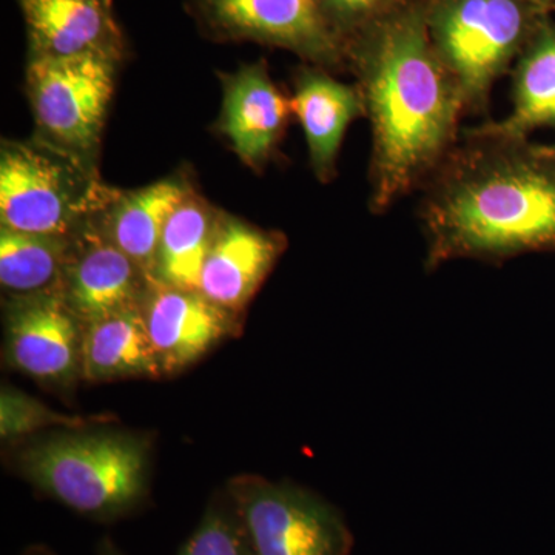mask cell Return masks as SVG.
I'll return each instance as SVG.
<instances>
[{
  "label": "cell",
  "mask_w": 555,
  "mask_h": 555,
  "mask_svg": "<svg viewBox=\"0 0 555 555\" xmlns=\"http://www.w3.org/2000/svg\"><path fill=\"white\" fill-rule=\"evenodd\" d=\"M142 313L166 374L195 363L229 332L230 312L199 291L166 286L159 281H150Z\"/></svg>",
  "instance_id": "cell-10"
},
{
  "label": "cell",
  "mask_w": 555,
  "mask_h": 555,
  "mask_svg": "<svg viewBox=\"0 0 555 555\" xmlns=\"http://www.w3.org/2000/svg\"><path fill=\"white\" fill-rule=\"evenodd\" d=\"M116 56H35L28 68L39 126L68 153L91 152L100 141L112 100Z\"/></svg>",
  "instance_id": "cell-6"
},
{
  "label": "cell",
  "mask_w": 555,
  "mask_h": 555,
  "mask_svg": "<svg viewBox=\"0 0 555 555\" xmlns=\"http://www.w3.org/2000/svg\"><path fill=\"white\" fill-rule=\"evenodd\" d=\"M185 199L188 193L178 182H156L120 201L113 214L109 240L150 281L155 278L156 255L167 222Z\"/></svg>",
  "instance_id": "cell-18"
},
{
  "label": "cell",
  "mask_w": 555,
  "mask_h": 555,
  "mask_svg": "<svg viewBox=\"0 0 555 555\" xmlns=\"http://www.w3.org/2000/svg\"><path fill=\"white\" fill-rule=\"evenodd\" d=\"M101 555H119L118 553H116L115 550H113L112 546L109 545H104L102 546V550H101Z\"/></svg>",
  "instance_id": "cell-24"
},
{
  "label": "cell",
  "mask_w": 555,
  "mask_h": 555,
  "mask_svg": "<svg viewBox=\"0 0 555 555\" xmlns=\"http://www.w3.org/2000/svg\"><path fill=\"white\" fill-rule=\"evenodd\" d=\"M360 78L372 127L371 208L382 214L448 158L466 104L418 11L379 28L361 54Z\"/></svg>",
  "instance_id": "cell-2"
},
{
  "label": "cell",
  "mask_w": 555,
  "mask_h": 555,
  "mask_svg": "<svg viewBox=\"0 0 555 555\" xmlns=\"http://www.w3.org/2000/svg\"><path fill=\"white\" fill-rule=\"evenodd\" d=\"M87 425H90V420L51 411L46 404L13 387H3L0 393V436L7 440L28 436L42 427Z\"/></svg>",
  "instance_id": "cell-21"
},
{
  "label": "cell",
  "mask_w": 555,
  "mask_h": 555,
  "mask_svg": "<svg viewBox=\"0 0 555 555\" xmlns=\"http://www.w3.org/2000/svg\"><path fill=\"white\" fill-rule=\"evenodd\" d=\"M67 266V240L2 228L0 283L7 291L20 297L56 291Z\"/></svg>",
  "instance_id": "cell-20"
},
{
  "label": "cell",
  "mask_w": 555,
  "mask_h": 555,
  "mask_svg": "<svg viewBox=\"0 0 555 555\" xmlns=\"http://www.w3.org/2000/svg\"><path fill=\"white\" fill-rule=\"evenodd\" d=\"M217 225L198 201L185 199L160 238L153 281L199 291L201 275Z\"/></svg>",
  "instance_id": "cell-19"
},
{
  "label": "cell",
  "mask_w": 555,
  "mask_h": 555,
  "mask_svg": "<svg viewBox=\"0 0 555 555\" xmlns=\"http://www.w3.org/2000/svg\"><path fill=\"white\" fill-rule=\"evenodd\" d=\"M80 324L64 292L22 295L7 318V358L39 382L68 385L82 361Z\"/></svg>",
  "instance_id": "cell-8"
},
{
  "label": "cell",
  "mask_w": 555,
  "mask_h": 555,
  "mask_svg": "<svg viewBox=\"0 0 555 555\" xmlns=\"http://www.w3.org/2000/svg\"><path fill=\"white\" fill-rule=\"evenodd\" d=\"M291 102L305 130L313 170L327 181L334 175L347 129L366 113L361 91L323 73L305 72Z\"/></svg>",
  "instance_id": "cell-15"
},
{
  "label": "cell",
  "mask_w": 555,
  "mask_h": 555,
  "mask_svg": "<svg viewBox=\"0 0 555 555\" xmlns=\"http://www.w3.org/2000/svg\"><path fill=\"white\" fill-rule=\"evenodd\" d=\"M79 177L51 153L35 145L7 144L0 158L2 228L65 238L86 211Z\"/></svg>",
  "instance_id": "cell-7"
},
{
  "label": "cell",
  "mask_w": 555,
  "mask_h": 555,
  "mask_svg": "<svg viewBox=\"0 0 555 555\" xmlns=\"http://www.w3.org/2000/svg\"><path fill=\"white\" fill-rule=\"evenodd\" d=\"M555 126V30L542 28L526 47L514 76L513 109L480 131L525 141L529 131Z\"/></svg>",
  "instance_id": "cell-17"
},
{
  "label": "cell",
  "mask_w": 555,
  "mask_h": 555,
  "mask_svg": "<svg viewBox=\"0 0 555 555\" xmlns=\"http://www.w3.org/2000/svg\"><path fill=\"white\" fill-rule=\"evenodd\" d=\"M179 555H254L235 507H210Z\"/></svg>",
  "instance_id": "cell-22"
},
{
  "label": "cell",
  "mask_w": 555,
  "mask_h": 555,
  "mask_svg": "<svg viewBox=\"0 0 555 555\" xmlns=\"http://www.w3.org/2000/svg\"><path fill=\"white\" fill-rule=\"evenodd\" d=\"M283 247L280 236L228 219L215 228L201 275V294L225 312L243 309Z\"/></svg>",
  "instance_id": "cell-11"
},
{
  "label": "cell",
  "mask_w": 555,
  "mask_h": 555,
  "mask_svg": "<svg viewBox=\"0 0 555 555\" xmlns=\"http://www.w3.org/2000/svg\"><path fill=\"white\" fill-rule=\"evenodd\" d=\"M521 0H444L434 13L433 40L451 69L466 109L485 108L500 75L531 33Z\"/></svg>",
  "instance_id": "cell-4"
},
{
  "label": "cell",
  "mask_w": 555,
  "mask_h": 555,
  "mask_svg": "<svg viewBox=\"0 0 555 555\" xmlns=\"http://www.w3.org/2000/svg\"><path fill=\"white\" fill-rule=\"evenodd\" d=\"M427 181L420 217L430 270L555 247V155L546 147L470 130Z\"/></svg>",
  "instance_id": "cell-1"
},
{
  "label": "cell",
  "mask_w": 555,
  "mask_h": 555,
  "mask_svg": "<svg viewBox=\"0 0 555 555\" xmlns=\"http://www.w3.org/2000/svg\"><path fill=\"white\" fill-rule=\"evenodd\" d=\"M144 273L112 240L87 236L65 270L64 297L82 326L139 308Z\"/></svg>",
  "instance_id": "cell-12"
},
{
  "label": "cell",
  "mask_w": 555,
  "mask_h": 555,
  "mask_svg": "<svg viewBox=\"0 0 555 555\" xmlns=\"http://www.w3.org/2000/svg\"><path fill=\"white\" fill-rule=\"evenodd\" d=\"M20 460L28 480L89 516L129 509L147 483V444L115 430L61 434L25 449Z\"/></svg>",
  "instance_id": "cell-3"
},
{
  "label": "cell",
  "mask_w": 555,
  "mask_h": 555,
  "mask_svg": "<svg viewBox=\"0 0 555 555\" xmlns=\"http://www.w3.org/2000/svg\"><path fill=\"white\" fill-rule=\"evenodd\" d=\"M386 0H320L335 16L341 20L353 21L358 17L374 13Z\"/></svg>",
  "instance_id": "cell-23"
},
{
  "label": "cell",
  "mask_w": 555,
  "mask_h": 555,
  "mask_svg": "<svg viewBox=\"0 0 555 555\" xmlns=\"http://www.w3.org/2000/svg\"><path fill=\"white\" fill-rule=\"evenodd\" d=\"M547 150H550L551 153H553V155H555V147H546Z\"/></svg>",
  "instance_id": "cell-25"
},
{
  "label": "cell",
  "mask_w": 555,
  "mask_h": 555,
  "mask_svg": "<svg viewBox=\"0 0 555 555\" xmlns=\"http://www.w3.org/2000/svg\"><path fill=\"white\" fill-rule=\"evenodd\" d=\"M35 56L118 54L109 0H20Z\"/></svg>",
  "instance_id": "cell-13"
},
{
  "label": "cell",
  "mask_w": 555,
  "mask_h": 555,
  "mask_svg": "<svg viewBox=\"0 0 555 555\" xmlns=\"http://www.w3.org/2000/svg\"><path fill=\"white\" fill-rule=\"evenodd\" d=\"M292 102L261 65L241 69L225 86L222 130L246 163H264L283 134Z\"/></svg>",
  "instance_id": "cell-14"
},
{
  "label": "cell",
  "mask_w": 555,
  "mask_h": 555,
  "mask_svg": "<svg viewBox=\"0 0 555 555\" xmlns=\"http://www.w3.org/2000/svg\"><path fill=\"white\" fill-rule=\"evenodd\" d=\"M254 555H349L352 535L335 507L298 486L255 476L230 483Z\"/></svg>",
  "instance_id": "cell-5"
},
{
  "label": "cell",
  "mask_w": 555,
  "mask_h": 555,
  "mask_svg": "<svg viewBox=\"0 0 555 555\" xmlns=\"http://www.w3.org/2000/svg\"><path fill=\"white\" fill-rule=\"evenodd\" d=\"M222 30L266 40L317 61H334L337 43L320 0H203Z\"/></svg>",
  "instance_id": "cell-9"
},
{
  "label": "cell",
  "mask_w": 555,
  "mask_h": 555,
  "mask_svg": "<svg viewBox=\"0 0 555 555\" xmlns=\"http://www.w3.org/2000/svg\"><path fill=\"white\" fill-rule=\"evenodd\" d=\"M83 327L80 372L90 382L158 377L163 372L141 306Z\"/></svg>",
  "instance_id": "cell-16"
}]
</instances>
